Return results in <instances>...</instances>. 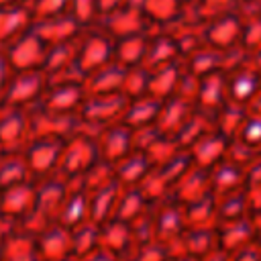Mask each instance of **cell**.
I'll list each match as a JSON object with an SVG mask.
<instances>
[{
    "label": "cell",
    "mask_w": 261,
    "mask_h": 261,
    "mask_svg": "<svg viewBox=\"0 0 261 261\" xmlns=\"http://www.w3.org/2000/svg\"><path fill=\"white\" fill-rule=\"evenodd\" d=\"M216 210L220 220H230V218H241L249 216V202H247V188H234L224 194L216 196Z\"/></svg>",
    "instance_id": "cb8c5ba5"
},
{
    "label": "cell",
    "mask_w": 261,
    "mask_h": 261,
    "mask_svg": "<svg viewBox=\"0 0 261 261\" xmlns=\"http://www.w3.org/2000/svg\"><path fill=\"white\" fill-rule=\"evenodd\" d=\"M114 179H116V175H114V163H110V161H106L102 157H98L90 165V169L82 175V184H84V188H86L88 194L92 190H96V188H102V186L114 181Z\"/></svg>",
    "instance_id": "4dcf8cb0"
},
{
    "label": "cell",
    "mask_w": 261,
    "mask_h": 261,
    "mask_svg": "<svg viewBox=\"0 0 261 261\" xmlns=\"http://www.w3.org/2000/svg\"><path fill=\"white\" fill-rule=\"evenodd\" d=\"M245 184H261V153L245 165Z\"/></svg>",
    "instance_id": "74e56055"
},
{
    "label": "cell",
    "mask_w": 261,
    "mask_h": 261,
    "mask_svg": "<svg viewBox=\"0 0 261 261\" xmlns=\"http://www.w3.org/2000/svg\"><path fill=\"white\" fill-rule=\"evenodd\" d=\"M65 179H67V192L61 200L55 222L71 228L84 222L86 218H90V202H88V192L82 184V175L65 177Z\"/></svg>",
    "instance_id": "5b68a950"
},
{
    "label": "cell",
    "mask_w": 261,
    "mask_h": 261,
    "mask_svg": "<svg viewBox=\"0 0 261 261\" xmlns=\"http://www.w3.org/2000/svg\"><path fill=\"white\" fill-rule=\"evenodd\" d=\"M151 161L147 159V155L139 149H130L124 157H120L114 163V175L116 181L124 188L128 186H139V181L147 175V171L151 169Z\"/></svg>",
    "instance_id": "9a60e30c"
},
{
    "label": "cell",
    "mask_w": 261,
    "mask_h": 261,
    "mask_svg": "<svg viewBox=\"0 0 261 261\" xmlns=\"http://www.w3.org/2000/svg\"><path fill=\"white\" fill-rule=\"evenodd\" d=\"M165 261H200V259L192 257V255H181V257H167Z\"/></svg>",
    "instance_id": "ee69618b"
},
{
    "label": "cell",
    "mask_w": 261,
    "mask_h": 261,
    "mask_svg": "<svg viewBox=\"0 0 261 261\" xmlns=\"http://www.w3.org/2000/svg\"><path fill=\"white\" fill-rule=\"evenodd\" d=\"M251 114H261V90H257L253 94V98L249 100V108H247Z\"/></svg>",
    "instance_id": "b9f144b4"
},
{
    "label": "cell",
    "mask_w": 261,
    "mask_h": 261,
    "mask_svg": "<svg viewBox=\"0 0 261 261\" xmlns=\"http://www.w3.org/2000/svg\"><path fill=\"white\" fill-rule=\"evenodd\" d=\"M251 220H253V224H255V230L259 232V230H261V210H259V212H253V214H251Z\"/></svg>",
    "instance_id": "7bdbcfd3"
},
{
    "label": "cell",
    "mask_w": 261,
    "mask_h": 261,
    "mask_svg": "<svg viewBox=\"0 0 261 261\" xmlns=\"http://www.w3.org/2000/svg\"><path fill=\"white\" fill-rule=\"evenodd\" d=\"M80 116H73L71 112H55V110H41L33 112L29 116V128L31 139L33 137H57V139H69L75 133Z\"/></svg>",
    "instance_id": "277c9868"
},
{
    "label": "cell",
    "mask_w": 261,
    "mask_h": 261,
    "mask_svg": "<svg viewBox=\"0 0 261 261\" xmlns=\"http://www.w3.org/2000/svg\"><path fill=\"white\" fill-rule=\"evenodd\" d=\"M159 108H161L159 98H155V96L139 98L137 102L126 104V108L122 112V122L128 124L130 128H137V126H143V124H151V122H155Z\"/></svg>",
    "instance_id": "603a6c76"
},
{
    "label": "cell",
    "mask_w": 261,
    "mask_h": 261,
    "mask_svg": "<svg viewBox=\"0 0 261 261\" xmlns=\"http://www.w3.org/2000/svg\"><path fill=\"white\" fill-rule=\"evenodd\" d=\"M218 232V245L224 251H234L241 245L249 243L255 239L257 230L251 220V216H241V218H230V220H220L216 226Z\"/></svg>",
    "instance_id": "4fadbf2b"
},
{
    "label": "cell",
    "mask_w": 261,
    "mask_h": 261,
    "mask_svg": "<svg viewBox=\"0 0 261 261\" xmlns=\"http://www.w3.org/2000/svg\"><path fill=\"white\" fill-rule=\"evenodd\" d=\"M247 188V202H249V214L261 210V184H245Z\"/></svg>",
    "instance_id": "ab89813d"
},
{
    "label": "cell",
    "mask_w": 261,
    "mask_h": 261,
    "mask_svg": "<svg viewBox=\"0 0 261 261\" xmlns=\"http://www.w3.org/2000/svg\"><path fill=\"white\" fill-rule=\"evenodd\" d=\"M80 100H82V90L77 86H61L45 98V110L71 112L73 108L80 106Z\"/></svg>",
    "instance_id": "f546056e"
},
{
    "label": "cell",
    "mask_w": 261,
    "mask_h": 261,
    "mask_svg": "<svg viewBox=\"0 0 261 261\" xmlns=\"http://www.w3.org/2000/svg\"><path fill=\"white\" fill-rule=\"evenodd\" d=\"M186 226H218V210H216V196L212 192L200 196L194 202L184 204Z\"/></svg>",
    "instance_id": "ac0fdd59"
},
{
    "label": "cell",
    "mask_w": 261,
    "mask_h": 261,
    "mask_svg": "<svg viewBox=\"0 0 261 261\" xmlns=\"http://www.w3.org/2000/svg\"><path fill=\"white\" fill-rule=\"evenodd\" d=\"M96 145H98V153L102 159L116 163L120 157H124L133 149V128L124 124L122 120L106 124L100 130Z\"/></svg>",
    "instance_id": "52a82bcc"
},
{
    "label": "cell",
    "mask_w": 261,
    "mask_h": 261,
    "mask_svg": "<svg viewBox=\"0 0 261 261\" xmlns=\"http://www.w3.org/2000/svg\"><path fill=\"white\" fill-rule=\"evenodd\" d=\"M29 141L31 128L27 112H20L14 106L0 112V147L4 151H22Z\"/></svg>",
    "instance_id": "ba28073f"
},
{
    "label": "cell",
    "mask_w": 261,
    "mask_h": 261,
    "mask_svg": "<svg viewBox=\"0 0 261 261\" xmlns=\"http://www.w3.org/2000/svg\"><path fill=\"white\" fill-rule=\"evenodd\" d=\"M147 204H149V200L139 190V186H128V188L122 186V192H120V198L116 202V208H114V216L112 218L130 222L135 216H139L147 208Z\"/></svg>",
    "instance_id": "484cf974"
},
{
    "label": "cell",
    "mask_w": 261,
    "mask_h": 261,
    "mask_svg": "<svg viewBox=\"0 0 261 261\" xmlns=\"http://www.w3.org/2000/svg\"><path fill=\"white\" fill-rule=\"evenodd\" d=\"M198 100H200V106L204 108V112H216L224 102V84L218 75H210L204 80V84L200 86L198 90ZM214 116V114H212Z\"/></svg>",
    "instance_id": "f1b7e54d"
},
{
    "label": "cell",
    "mask_w": 261,
    "mask_h": 261,
    "mask_svg": "<svg viewBox=\"0 0 261 261\" xmlns=\"http://www.w3.org/2000/svg\"><path fill=\"white\" fill-rule=\"evenodd\" d=\"M33 179L27 159L20 151H0V188Z\"/></svg>",
    "instance_id": "7402d4cb"
},
{
    "label": "cell",
    "mask_w": 261,
    "mask_h": 261,
    "mask_svg": "<svg viewBox=\"0 0 261 261\" xmlns=\"http://www.w3.org/2000/svg\"><path fill=\"white\" fill-rule=\"evenodd\" d=\"M0 259L2 261H41L35 237L18 228L0 245Z\"/></svg>",
    "instance_id": "e0dca14e"
},
{
    "label": "cell",
    "mask_w": 261,
    "mask_h": 261,
    "mask_svg": "<svg viewBox=\"0 0 261 261\" xmlns=\"http://www.w3.org/2000/svg\"><path fill=\"white\" fill-rule=\"evenodd\" d=\"M77 261H118V257L112 251H108V249H104V247L98 245L92 251H88L86 255L77 257Z\"/></svg>",
    "instance_id": "f35d334b"
},
{
    "label": "cell",
    "mask_w": 261,
    "mask_h": 261,
    "mask_svg": "<svg viewBox=\"0 0 261 261\" xmlns=\"http://www.w3.org/2000/svg\"><path fill=\"white\" fill-rule=\"evenodd\" d=\"M245 116H247V108H245L241 102H234V100H232V102H224V104L216 110L214 128H216L222 137L232 139V137L239 133V128H241Z\"/></svg>",
    "instance_id": "d4e9b609"
},
{
    "label": "cell",
    "mask_w": 261,
    "mask_h": 261,
    "mask_svg": "<svg viewBox=\"0 0 261 261\" xmlns=\"http://www.w3.org/2000/svg\"><path fill=\"white\" fill-rule=\"evenodd\" d=\"M230 261H261V251H259L255 239L241 245L239 249L230 251Z\"/></svg>",
    "instance_id": "8d00e7d4"
},
{
    "label": "cell",
    "mask_w": 261,
    "mask_h": 261,
    "mask_svg": "<svg viewBox=\"0 0 261 261\" xmlns=\"http://www.w3.org/2000/svg\"><path fill=\"white\" fill-rule=\"evenodd\" d=\"M259 90V82H257V75L255 73H239L234 77V82L230 84V98L234 102H249L253 98V94Z\"/></svg>",
    "instance_id": "e575fe53"
},
{
    "label": "cell",
    "mask_w": 261,
    "mask_h": 261,
    "mask_svg": "<svg viewBox=\"0 0 261 261\" xmlns=\"http://www.w3.org/2000/svg\"><path fill=\"white\" fill-rule=\"evenodd\" d=\"M210 192V177H208V169L200 167V165H190L171 186L169 196L173 200H177L179 204H188L198 200L200 196Z\"/></svg>",
    "instance_id": "8fae6325"
},
{
    "label": "cell",
    "mask_w": 261,
    "mask_h": 261,
    "mask_svg": "<svg viewBox=\"0 0 261 261\" xmlns=\"http://www.w3.org/2000/svg\"><path fill=\"white\" fill-rule=\"evenodd\" d=\"M226 143L228 139L222 137L216 128L206 133L204 137H200L194 145H190L186 151L190 153V159L194 165H200L204 169H210L216 161H220L224 157V151H226Z\"/></svg>",
    "instance_id": "7c38bea8"
},
{
    "label": "cell",
    "mask_w": 261,
    "mask_h": 261,
    "mask_svg": "<svg viewBox=\"0 0 261 261\" xmlns=\"http://www.w3.org/2000/svg\"><path fill=\"white\" fill-rule=\"evenodd\" d=\"M126 96L108 92V94H90V98L80 108V118L92 124H112L122 120V112L126 108Z\"/></svg>",
    "instance_id": "3957f363"
},
{
    "label": "cell",
    "mask_w": 261,
    "mask_h": 261,
    "mask_svg": "<svg viewBox=\"0 0 261 261\" xmlns=\"http://www.w3.org/2000/svg\"><path fill=\"white\" fill-rule=\"evenodd\" d=\"M255 243H257V247H259V251H261V230H259V237L255 239Z\"/></svg>",
    "instance_id": "bcb514c9"
},
{
    "label": "cell",
    "mask_w": 261,
    "mask_h": 261,
    "mask_svg": "<svg viewBox=\"0 0 261 261\" xmlns=\"http://www.w3.org/2000/svg\"><path fill=\"white\" fill-rule=\"evenodd\" d=\"M57 261H77L75 255H69V257H63V259H57Z\"/></svg>",
    "instance_id": "f6af8a7d"
},
{
    "label": "cell",
    "mask_w": 261,
    "mask_h": 261,
    "mask_svg": "<svg viewBox=\"0 0 261 261\" xmlns=\"http://www.w3.org/2000/svg\"><path fill=\"white\" fill-rule=\"evenodd\" d=\"M210 130H214L212 114H208V112H192L190 118L181 124V128L173 135V139H175L179 149H188L190 145H194L200 137H204Z\"/></svg>",
    "instance_id": "44dd1931"
},
{
    "label": "cell",
    "mask_w": 261,
    "mask_h": 261,
    "mask_svg": "<svg viewBox=\"0 0 261 261\" xmlns=\"http://www.w3.org/2000/svg\"><path fill=\"white\" fill-rule=\"evenodd\" d=\"M41 77L37 73H24L20 75L18 80L12 82V86L6 90V102L10 106H20V104H27L31 102L39 90H41Z\"/></svg>",
    "instance_id": "4316f807"
},
{
    "label": "cell",
    "mask_w": 261,
    "mask_h": 261,
    "mask_svg": "<svg viewBox=\"0 0 261 261\" xmlns=\"http://www.w3.org/2000/svg\"><path fill=\"white\" fill-rule=\"evenodd\" d=\"M118 257H122V261H165L167 251H165L163 243L153 241V243H147L137 249H126Z\"/></svg>",
    "instance_id": "d6a6232c"
},
{
    "label": "cell",
    "mask_w": 261,
    "mask_h": 261,
    "mask_svg": "<svg viewBox=\"0 0 261 261\" xmlns=\"http://www.w3.org/2000/svg\"><path fill=\"white\" fill-rule=\"evenodd\" d=\"M98 230H100V224L90 220V218H86L84 222H80V224L69 228V232H71V249H73L75 257H82L88 251H92L94 247H98Z\"/></svg>",
    "instance_id": "83f0119b"
},
{
    "label": "cell",
    "mask_w": 261,
    "mask_h": 261,
    "mask_svg": "<svg viewBox=\"0 0 261 261\" xmlns=\"http://www.w3.org/2000/svg\"><path fill=\"white\" fill-rule=\"evenodd\" d=\"M120 192H122V186L114 179L102 188H96L88 194V202H90V220L102 224L104 220L112 218L114 216V208H116V202L120 198Z\"/></svg>",
    "instance_id": "5bb4252c"
},
{
    "label": "cell",
    "mask_w": 261,
    "mask_h": 261,
    "mask_svg": "<svg viewBox=\"0 0 261 261\" xmlns=\"http://www.w3.org/2000/svg\"><path fill=\"white\" fill-rule=\"evenodd\" d=\"M98 157L100 153H98L96 139L86 137V135H71L69 139L63 141L61 155H59V161L53 173H59L63 177L84 175Z\"/></svg>",
    "instance_id": "6da1fadb"
},
{
    "label": "cell",
    "mask_w": 261,
    "mask_h": 261,
    "mask_svg": "<svg viewBox=\"0 0 261 261\" xmlns=\"http://www.w3.org/2000/svg\"><path fill=\"white\" fill-rule=\"evenodd\" d=\"M198 259H200V261H230V253L224 251V249L218 245V247L210 249L208 253H204V255L198 257Z\"/></svg>",
    "instance_id": "60d3db41"
},
{
    "label": "cell",
    "mask_w": 261,
    "mask_h": 261,
    "mask_svg": "<svg viewBox=\"0 0 261 261\" xmlns=\"http://www.w3.org/2000/svg\"><path fill=\"white\" fill-rule=\"evenodd\" d=\"M255 155H257V151H255L253 147H249L245 141H241L239 137L228 139V143H226V151H224V159H228V161H232V163L245 167Z\"/></svg>",
    "instance_id": "d590c367"
},
{
    "label": "cell",
    "mask_w": 261,
    "mask_h": 261,
    "mask_svg": "<svg viewBox=\"0 0 261 261\" xmlns=\"http://www.w3.org/2000/svg\"><path fill=\"white\" fill-rule=\"evenodd\" d=\"M35 243H37L41 261H57V259L73 255L71 232L67 226H63L59 222H51L47 228H43L35 237Z\"/></svg>",
    "instance_id": "9c48e42d"
},
{
    "label": "cell",
    "mask_w": 261,
    "mask_h": 261,
    "mask_svg": "<svg viewBox=\"0 0 261 261\" xmlns=\"http://www.w3.org/2000/svg\"><path fill=\"white\" fill-rule=\"evenodd\" d=\"M208 177H210V192L218 196L228 190L245 186V167L222 157L208 169Z\"/></svg>",
    "instance_id": "2e32d148"
},
{
    "label": "cell",
    "mask_w": 261,
    "mask_h": 261,
    "mask_svg": "<svg viewBox=\"0 0 261 261\" xmlns=\"http://www.w3.org/2000/svg\"><path fill=\"white\" fill-rule=\"evenodd\" d=\"M234 137H239L249 147H253L257 153H261V114H251L247 110V116Z\"/></svg>",
    "instance_id": "836d02e7"
},
{
    "label": "cell",
    "mask_w": 261,
    "mask_h": 261,
    "mask_svg": "<svg viewBox=\"0 0 261 261\" xmlns=\"http://www.w3.org/2000/svg\"><path fill=\"white\" fill-rule=\"evenodd\" d=\"M155 208V239L159 243H169L181 230L186 228V214H184V204L173 200L171 196L153 202Z\"/></svg>",
    "instance_id": "8992f818"
},
{
    "label": "cell",
    "mask_w": 261,
    "mask_h": 261,
    "mask_svg": "<svg viewBox=\"0 0 261 261\" xmlns=\"http://www.w3.org/2000/svg\"><path fill=\"white\" fill-rule=\"evenodd\" d=\"M63 139L57 137H33L24 149L22 155L27 159V165L33 173V177H45L55 171L59 155H61Z\"/></svg>",
    "instance_id": "7a4b0ae2"
},
{
    "label": "cell",
    "mask_w": 261,
    "mask_h": 261,
    "mask_svg": "<svg viewBox=\"0 0 261 261\" xmlns=\"http://www.w3.org/2000/svg\"><path fill=\"white\" fill-rule=\"evenodd\" d=\"M177 151H179V147H177V143H175L173 137H169V135H159L143 153L147 155V159L151 161V165H161V163H165L167 159H171Z\"/></svg>",
    "instance_id": "1f68e13d"
},
{
    "label": "cell",
    "mask_w": 261,
    "mask_h": 261,
    "mask_svg": "<svg viewBox=\"0 0 261 261\" xmlns=\"http://www.w3.org/2000/svg\"><path fill=\"white\" fill-rule=\"evenodd\" d=\"M35 194H37V181L33 179L0 188V212L20 220L33 208Z\"/></svg>",
    "instance_id": "30bf717a"
},
{
    "label": "cell",
    "mask_w": 261,
    "mask_h": 261,
    "mask_svg": "<svg viewBox=\"0 0 261 261\" xmlns=\"http://www.w3.org/2000/svg\"><path fill=\"white\" fill-rule=\"evenodd\" d=\"M190 114H192L190 104L181 98H175L169 104H161V108L157 112V118H155V124L163 135L173 137L181 128V124L190 118Z\"/></svg>",
    "instance_id": "d6986e66"
},
{
    "label": "cell",
    "mask_w": 261,
    "mask_h": 261,
    "mask_svg": "<svg viewBox=\"0 0 261 261\" xmlns=\"http://www.w3.org/2000/svg\"><path fill=\"white\" fill-rule=\"evenodd\" d=\"M128 239H130V228L128 222L118 220V218H108L100 224L98 230V245L112 251L116 257L128 247Z\"/></svg>",
    "instance_id": "ffe728a7"
}]
</instances>
